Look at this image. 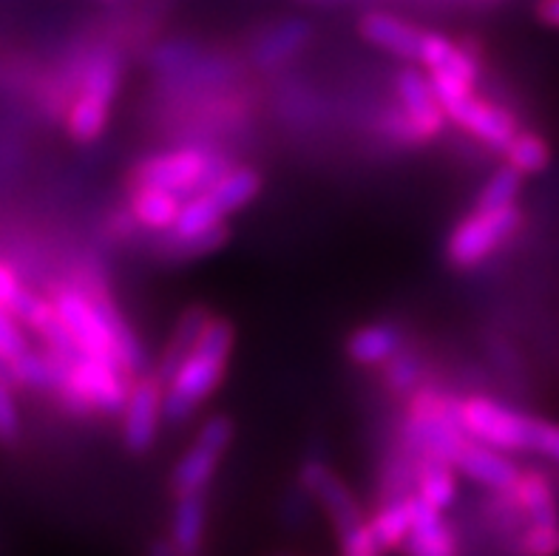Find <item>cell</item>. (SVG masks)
Instances as JSON below:
<instances>
[{"instance_id": "obj_1", "label": "cell", "mask_w": 559, "mask_h": 556, "mask_svg": "<svg viewBox=\"0 0 559 556\" xmlns=\"http://www.w3.org/2000/svg\"><path fill=\"white\" fill-rule=\"evenodd\" d=\"M236 346V327L222 316H211L193 350L179 360L165 380V421L185 423L197 415L225 380Z\"/></svg>"}, {"instance_id": "obj_2", "label": "cell", "mask_w": 559, "mask_h": 556, "mask_svg": "<svg viewBox=\"0 0 559 556\" xmlns=\"http://www.w3.org/2000/svg\"><path fill=\"white\" fill-rule=\"evenodd\" d=\"M401 437H404V458L452 463L454 451L466 440V431L457 421V398H449L432 387L415 389L406 401Z\"/></svg>"}, {"instance_id": "obj_3", "label": "cell", "mask_w": 559, "mask_h": 556, "mask_svg": "<svg viewBox=\"0 0 559 556\" xmlns=\"http://www.w3.org/2000/svg\"><path fill=\"white\" fill-rule=\"evenodd\" d=\"M429 83H432L440 108L447 114V122L472 134L486 149L503 151L511 137L520 131L518 117L509 108L480 97L475 92V83H466V80L447 74V71H432Z\"/></svg>"}, {"instance_id": "obj_4", "label": "cell", "mask_w": 559, "mask_h": 556, "mask_svg": "<svg viewBox=\"0 0 559 556\" xmlns=\"http://www.w3.org/2000/svg\"><path fill=\"white\" fill-rule=\"evenodd\" d=\"M298 483L324 508L326 520L338 536L341 556H381L355 494L338 474L330 472V465L316 458L307 460L298 472Z\"/></svg>"}, {"instance_id": "obj_5", "label": "cell", "mask_w": 559, "mask_h": 556, "mask_svg": "<svg viewBox=\"0 0 559 556\" xmlns=\"http://www.w3.org/2000/svg\"><path fill=\"white\" fill-rule=\"evenodd\" d=\"M397 106L383 114V134L404 145H429L447 128V114L440 108L429 74L418 63H406L395 74Z\"/></svg>"}, {"instance_id": "obj_6", "label": "cell", "mask_w": 559, "mask_h": 556, "mask_svg": "<svg viewBox=\"0 0 559 556\" xmlns=\"http://www.w3.org/2000/svg\"><path fill=\"white\" fill-rule=\"evenodd\" d=\"M131 380L120 364L83 353L66 364L63 383L55 394L71 415H120Z\"/></svg>"}, {"instance_id": "obj_7", "label": "cell", "mask_w": 559, "mask_h": 556, "mask_svg": "<svg viewBox=\"0 0 559 556\" xmlns=\"http://www.w3.org/2000/svg\"><path fill=\"white\" fill-rule=\"evenodd\" d=\"M457 421L466 437L477 443L495 446L509 454H532L537 417L525 415L520 409L491 401L486 394H472L457 401Z\"/></svg>"}, {"instance_id": "obj_8", "label": "cell", "mask_w": 559, "mask_h": 556, "mask_svg": "<svg viewBox=\"0 0 559 556\" xmlns=\"http://www.w3.org/2000/svg\"><path fill=\"white\" fill-rule=\"evenodd\" d=\"M227 168L230 163L213 151L177 149L145 156L142 163H136V168L131 170V185H154L185 199L205 190Z\"/></svg>"}, {"instance_id": "obj_9", "label": "cell", "mask_w": 559, "mask_h": 556, "mask_svg": "<svg viewBox=\"0 0 559 556\" xmlns=\"http://www.w3.org/2000/svg\"><path fill=\"white\" fill-rule=\"evenodd\" d=\"M523 225L520 204L500 211H472L447 239V259L454 270H475L506 245Z\"/></svg>"}, {"instance_id": "obj_10", "label": "cell", "mask_w": 559, "mask_h": 556, "mask_svg": "<svg viewBox=\"0 0 559 556\" xmlns=\"http://www.w3.org/2000/svg\"><path fill=\"white\" fill-rule=\"evenodd\" d=\"M236 437V423L234 417L227 415H211L202 426H199L193 443L188 446L182 458L174 465L170 474V486L174 494H188V492H207L213 483L219 463L230 451Z\"/></svg>"}, {"instance_id": "obj_11", "label": "cell", "mask_w": 559, "mask_h": 556, "mask_svg": "<svg viewBox=\"0 0 559 556\" xmlns=\"http://www.w3.org/2000/svg\"><path fill=\"white\" fill-rule=\"evenodd\" d=\"M122 446L131 454H148L154 449L165 421V387L154 372H142L131 380L122 406Z\"/></svg>"}, {"instance_id": "obj_12", "label": "cell", "mask_w": 559, "mask_h": 556, "mask_svg": "<svg viewBox=\"0 0 559 556\" xmlns=\"http://www.w3.org/2000/svg\"><path fill=\"white\" fill-rule=\"evenodd\" d=\"M51 304H55L57 316H60L66 330L71 332L74 344L85 355L114 360L111 335H108V321L106 312H103V304H99V293H88V289L80 287H63L51 298Z\"/></svg>"}, {"instance_id": "obj_13", "label": "cell", "mask_w": 559, "mask_h": 556, "mask_svg": "<svg viewBox=\"0 0 559 556\" xmlns=\"http://www.w3.org/2000/svg\"><path fill=\"white\" fill-rule=\"evenodd\" d=\"M358 35L372 49L383 55L404 60V63H418L420 46H424L426 28L397 17L395 12H383V9H369L358 17Z\"/></svg>"}, {"instance_id": "obj_14", "label": "cell", "mask_w": 559, "mask_h": 556, "mask_svg": "<svg viewBox=\"0 0 559 556\" xmlns=\"http://www.w3.org/2000/svg\"><path fill=\"white\" fill-rule=\"evenodd\" d=\"M454 472L461 474V477L472 480L475 486L486 488V492L497 494L506 492V488L518 480L520 465L511 460L509 451H500L495 446L477 443L472 437L463 440V446L454 451L452 458Z\"/></svg>"}, {"instance_id": "obj_15", "label": "cell", "mask_w": 559, "mask_h": 556, "mask_svg": "<svg viewBox=\"0 0 559 556\" xmlns=\"http://www.w3.org/2000/svg\"><path fill=\"white\" fill-rule=\"evenodd\" d=\"M404 556H461V540L443 511L415 497L409 534L401 545Z\"/></svg>"}, {"instance_id": "obj_16", "label": "cell", "mask_w": 559, "mask_h": 556, "mask_svg": "<svg viewBox=\"0 0 559 556\" xmlns=\"http://www.w3.org/2000/svg\"><path fill=\"white\" fill-rule=\"evenodd\" d=\"M207 492L177 494L168 540L179 556H205Z\"/></svg>"}, {"instance_id": "obj_17", "label": "cell", "mask_w": 559, "mask_h": 556, "mask_svg": "<svg viewBox=\"0 0 559 556\" xmlns=\"http://www.w3.org/2000/svg\"><path fill=\"white\" fill-rule=\"evenodd\" d=\"M404 350V332L392 321H372L364 324L347 339V358L355 367L378 369Z\"/></svg>"}, {"instance_id": "obj_18", "label": "cell", "mask_w": 559, "mask_h": 556, "mask_svg": "<svg viewBox=\"0 0 559 556\" xmlns=\"http://www.w3.org/2000/svg\"><path fill=\"white\" fill-rule=\"evenodd\" d=\"M312 40V23L305 17H290L270 26L253 46V63L259 69H278L307 49Z\"/></svg>"}, {"instance_id": "obj_19", "label": "cell", "mask_w": 559, "mask_h": 556, "mask_svg": "<svg viewBox=\"0 0 559 556\" xmlns=\"http://www.w3.org/2000/svg\"><path fill=\"white\" fill-rule=\"evenodd\" d=\"M412 494L426 506L449 511L461 497V474L443 460H412Z\"/></svg>"}, {"instance_id": "obj_20", "label": "cell", "mask_w": 559, "mask_h": 556, "mask_svg": "<svg viewBox=\"0 0 559 556\" xmlns=\"http://www.w3.org/2000/svg\"><path fill=\"white\" fill-rule=\"evenodd\" d=\"M179 208H182V197L170 193V190L154 188V185H131L128 213L140 230L168 233L177 222Z\"/></svg>"}, {"instance_id": "obj_21", "label": "cell", "mask_w": 559, "mask_h": 556, "mask_svg": "<svg viewBox=\"0 0 559 556\" xmlns=\"http://www.w3.org/2000/svg\"><path fill=\"white\" fill-rule=\"evenodd\" d=\"M262 188L264 179L253 165H230L225 174H219V177L207 185L205 193L230 218L234 213L245 211L248 204H253L259 199V193H262Z\"/></svg>"}, {"instance_id": "obj_22", "label": "cell", "mask_w": 559, "mask_h": 556, "mask_svg": "<svg viewBox=\"0 0 559 556\" xmlns=\"http://www.w3.org/2000/svg\"><path fill=\"white\" fill-rule=\"evenodd\" d=\"M412 514H415V494H395L390 500L378 508L376 514L369 517V534L376 540L378 551L383 554H392V551H401L406 534H409Z\"/></svg>"}, {"instance_id": "obj_23", "label": "cell", "mask_w": 559, "mask_h": 556, "mask_svg": "<svg viewBox=\"0 0 559 556\" xmlns=\"http://www.w3.org/2000/svg\"><path fill=\"white\" fill-rule=\"evenodd\" d=\"M211 316L213 312L207 310V307H202V304H199V307H188V310L179 316L177 327L170 332L168 344L163 346V355H159V360H156L154 367V375L163 380V387L165 380L174 375V369L179 367V360L191 353L193 344H197L199 335H202V330H205V324L211 321Z\"/></svg>"}, {"instance_id": "obj_24", "label": "cell", "mask_w": 559, "mask_h": 556, "mask_svg": "<svg viewBox=\"0 0 559 556\" xmlns=\"http://www.w3.org/2000/svg\"><path fill=\"white\" fill-rule=\"evenodd\" d=\"M108 122H111V103L92 97V94L78 92L71 99V106L66 108V134L78 145L97 142L106 134Z\"/></svg>"}, {"instance_id": "obj_25", "label": "cell", "mask_w": 559, "mask_h": 556, "mask_svg": "<svg viewBox=\"0 0 559 556\" xmlns=\"http://www.w3.org/2000/svg\"><path fill=\"white\" fill-rule=\"evenodd\" d=\"M225 222V213L213 204V199L207 197L205 190H199L193 197L182 199L177 222H174V227L165 236H170V239H199V236H207V233L227 227Z\"/></svg>"}, {"instance_id": "obj_26", "label": "cell", "mask_w": 559, "mask_h": 556, "mask_svg": "<svg viewBox=\"0 0 559 556\" xmlns=\"http://www.w3.org/2000/svg\"><path fill=\"white\" fill-rule=\"evenodd\" d=\"M500 154H503L506 165L518 170L523 179L546 174L554 163L551 142L546 137L534 134V131H518Z\"/></svg>"}, {"instance_id": "obj_27", "label": "cell", "mask_w": 559, "mask_h": 556, "mask_svg": "<svg viewBox=\"0 0 559 556\" xmlns=\"http://www.w3.org/2000/svg\"><path fill=\"white\" fill-rule=\"evenodd\" d=\"M122 85V60L114 51L99 49L94 51L88 60H85V71H83V83H80L78 92L92 94L97 99H106L111 103L117 99Z\"/></svg>"}, {"instance_id": "obj_28", "label": "cell", "mask_w": 559, "mask_h": 556, "mask_svg": "<svg viewBox=\"0 0 559 556\" xmlns=\"http://www.w3.org/2000/svg\"><path fill=\"white\" fill-rule=\"evenodd\" d=\"M520 193H523V177L518 170L503 165L497 168L486 182H483L480 193H477V211H500V208H511L518 204Z\"/></svg>"}, {"instance_id": "obj_29", "label": "cell", "mask_w": 559, "mask_h": 556, "mask_svg": "<svg viewBox=\"0 0 559 556\" xmlns=\"http://www.w3.org/2000/svg\"><path fill=\"white\" fill-rule=\"evenodd\" d=\"M511 556H559V520L528 522L509 540Z\"/></svg>"}, {"instance_id": "obj_30", "label": "cell", "mask_w": 559, "mask_h": 556, "mask_svg": "<svg viewBox=\"0 0 559 556\" xmlns=\"http://www.w3.org/2000/svg\"><path fill=\"white\" fill-rule=\"evenodd\" d=\"M28 350V339L23 324L12 310L0 307V378L9 380V364L21 358Z\"/></svg>"}, {"instance_id": "obj_31", "label": "cell", "mask_w": 559, "mask_h": 556, "mask_svg": "<svg viewBox=\"0 0 559 556\" xmlns=\"http://www.w3.org/2000/svg\"><path fill=\"white\" fill-rule=\"evenodd\" d=\"M386 375H383V383L390 389L392 394H409L420 387V378H424V367H420L418 355L412 353H401L395 358H390L386 364Z\"/></svg>"}, {"instance_id": "obj_32", "label": "cell", "mask_w": 559, "mask_h": 556, "mask_svg": "<svg viewBox=\"0 0 559 556\" xmlns=\"http://www.w3.org/2000/svg\"><path fill=\"white\" fill-rule=\"evenodd\" d=\"M199 60V49L193 43H185V40H168V43H159L151 55V66H154L159 74L165 78H177L182 74L185 69H191L193 63Z\"/></svg>"}, {"instance_id": "obj_33", "label": "cell", "mask_w": 559, "mask_h": 556, "mask_svg": "<svg viewBox=\"0 0 559 556\" xmlns=\"http://www.w3.org/2000/svg\"><path fill=\"white\" fill-rule=\"evenodd\" d=\"M21 437V409L14 401L12 383L0 378V443H14Z\"/></svg>"}, {"instance_id": "obj_34", "label": "cell", "mask_w": 559, "mask_h": 556, "mask_svg": "<svg viewBox=\"0 0 559 556\" xmlns=\"http://www.w3.org/2000/svg\"><path fill=\"white\" fill-rule=\"evenodd\" d=\"M532 454L546 458L548 463L559 465V423L537 417V431H534V446Z\"/></svg>"}, {"instance_id": "obj_35", "label": "cell", "mask_w": 559, "mask_h": 556, "mask_svg": "<svg viewBox=\"0 0 559 556\" xmlns=\"http://www.w3.org/2000/svg\"><path fill=\"white\" fill-rule=\"evenodd\" d=\"M21 279H17V270L7 261H0V307H9L12 298L21 293Z\"/></svg>"}, {"instance_id": "obj_36", "label": "cell", "mask_w": 559, "mask_h": 556, "mask_svg": "<svg viewBox=\"0 0 559 556\" xmlns=\"http://www.w3.org/2000/svg\"><path fill=\"white\" fill-rule=\"evenodd\" d=\"M534 12H537L539 23H546V26H551V28H559V0H537Z\"/></svg>"}, {"instance_id": "obj_37", "label": "cell", "mask_w": 559, "mask_h": 556, "mask_svg": "<svg viewBox=\"0 0 559 556\" xmlns=\"http://www.w3.org/2000/svg\"><path fill=\"white\" fill-rule=\"evenodd\" d=\"M148 556H179L177 548L170 545V540L165 536V540H154V543L148 545Z\"/></svg>"}]
</instances>
